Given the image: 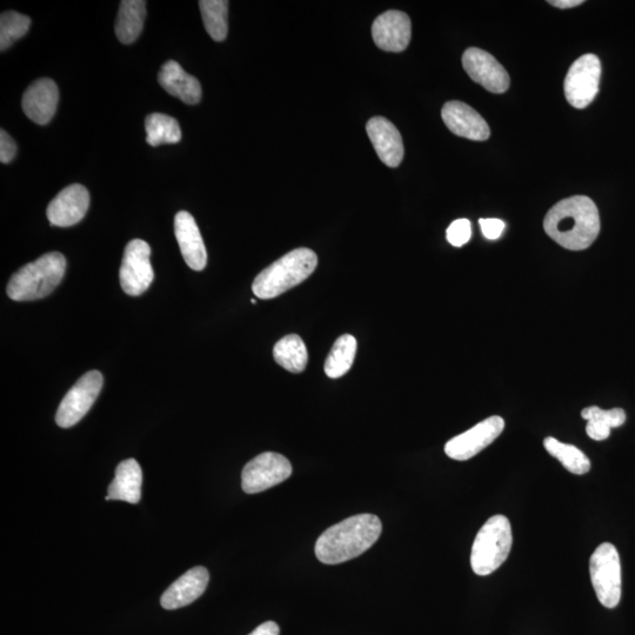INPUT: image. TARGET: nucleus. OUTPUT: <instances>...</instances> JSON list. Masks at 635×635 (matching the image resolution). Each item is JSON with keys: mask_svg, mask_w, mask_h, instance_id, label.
Returning a JSON list of instances; mask_svg holds the SVG:
<instances>
[{"mask_svg": "<svg viewBox=\"0 0 635 635\" xmlns=\"http://www.w3.org/2000/svg\"><path fill=\"white\" fill-rule=\"evenodd\" d=\"M544 230L548 237L567 250H586L599 236L598 207L586 196L561 200L547 212Z\"/></svg>", "mask_w": 635, "mask_h": 635, "instance_id": "f257e3e1", "label": "nucleus"}, {"mask_svg": "<svg viewBox=\"0 0 635 635\" xmlns=\"http://www.w3.org/2000/svg\"><path fill=\"white\" fill-rule=\"evenodd\" d=\"M383 525L373 514H358L327 528L316 543L320 563L338 565L362 556L377 543Z\"/></svg>", "mask_w": 635, "mask_h": 635, "instance_id": "f03ea898", "label": "nucleus"}, {"mask_svg": "<svg viewBox=\"0 0 635 635\" xmlns=\"http://www.w3.org/2000/svg\"><path fill=\"white\" fill-rule=\"evenodd\" d=\"M317 254L310 249L293 250L274 262L254 279L252 290L259 299H273L302 284L316 271Z\"/></svg>", "mask_w": 635, "mask_h": 635, "instance_id": "7ed1b4c3", "label": "nucleus"}, {"mask_svg": "<svg viewBox=\"0 0 635 635\" xmlns=\"http://www.w3.org/2000/svg\"><path fill=\"white\" fill-rule=\"evenodd\" d=\"M66 259L50 252L17 271L8 284V296L15 302H33L48 297L62 283Z\"/></svg>", "mask_w": 635, "mask_h": 635, "instance_id": "20e7f679", "label": "nucleus"}, {"mask_svg": "<svg viewBox=\"0 0 635 635\" xmlns=\"http://www.w3.org/2000/svg\"><path fill=\"white\" fill-rule=\"evenodd\" d=\"M513 543L510 520L501 514L486 521L472 546L471 566L477 576H490L503 565Z\"/></svg>", "mask_w": 635, "mask_h": 635, "instance_id": "39448f33", "label": "nucleus"}, {"mask_svg": "<svg viewBox=\"0 0 635 635\" xmlns=\"http://www.w3.org/2000/svg\"><path fill=\"white\" fill-rule=\"evenodd\" d=\"M590 576L600 604L616 608L621 599V564L616 546L604 543L590 559Z\"/></svg>", "mask_w": 635, "mask_h": 635, "instance_id": "423d86ee", "label": "nucleus"}, {"mask_svg": "<svg viewBox=\"0 0 635 635\" xmlns=\"http://www.w3.org/2000/svg\"><path fill=\"white\" fill-rule=\"evenodd\" d=\"M601 79L600 59L592 53L574 62L567 72L564 90L573 108L585 109L596 99Z\"/></svg>", "mask_w": 635, "mask_h": 635, "instance_id": "0eeeda50", "label": "nucleus"}, {"mask_svg": "<svg viewBox=\"0 0 635 635\" xmlns=\"http://www.w3.org/2000/svg\"><path fill=\"white\" fill-rule=\"evenodd\" d=\"M102 373L90 371L80 378L66 394L58 407L56 423L62 429H69L82 420L90 411L102 391Z\"/></svg>", "mask_w": 635, "mask_h": 635, "instance_id": "6e6552de", "label": "nucleus"}, {"mask_svg": "<svg viewBox=\"0 0 635 635\" xmlns=\"http://www.w3.org/2000/svg\"><path fill=\"white\" fill-rule=\"evenodd\" d=\"M150 257L151 247L144 240L133 239L126 245L119 279L123 291L129 296H142L153 283L155 272Z\"/></svg>", "mask_w": 635, "mask_h": 635, "instance_id": "1a4fd4ad", "label": "nucleus"}, {"mask_svg": "<svg viewBox=\"0 0 635 635\" xmlns=\"http://www.w3.org/2000/svg\"><path fill=\"white\" fill-rule=\"evenodd\" d=\"M292 474L290 460L282 454L265 452L246 464L242 473L245 493L256 494L283 483Z\"/></svg>", "mask_w": 635, "mask_h": 635, "instance_id": "9d476101", "label": "nucleus"}, {"mask_svg": "<svg viewBox=\"0 0 635 635\" xmlns=\"http://www.w3.org/2000/svg\"><path fill=\"white\" fill-rule=\"evenodd\" d=\"M505 429V421L499 416L487 418L469 431L459 434L445 445L447 457L465 461L476 457L478 453L490 446Z\"/></svg>", "mask_w": 635, "mask_h": 635, "instance_id": "9b49d317", "label": "nucleus"}, {"mask_svg": "<svg viewBox=\"0 0 635 635\" xmlns=\"http://www.w3.org/2000/svg\"><path fill=\"white\" fill-rule=\"evenodd\" d=\"M463 66L473 82L492 93H504L510 89V76L504 66L489 52L477 48L467 49Z\"/></svg>", "mask_w": 635, "mask_h": 635, "instance_id": "f8f14e48", "label": "nucleus"}, {"mask_svg": "<svg viewBox=\"0 0 635 635\" xmlns=\"http://www.w3.org/2000/svg\"><path fill=\"white\" fill-rule=\"evenodd\" d=\"M411 37V19L404 12L387 11L373 22L372 38L381 50L403 52L409 46Z\"/></svg>", "mask_w": 635, "mask_h": 635, "instance_id": "ddd939ff", "label": "nucleus"}, {"mask_svg": "<svg viewBox=\"0 0 635 635\" xmlns=\"http://www.w3.org/2000/svg\"><path fill=\"white\" fill-rule=\"evenodd\" d=\"M90 207V193L86 187L73 184L60 191L46 211L53 226L69 227L82 220Z\"/></svg>", "mask_w": 635, "mask_h": 635, "instance_id": "4468645a", "label": "nucleus"}, {"mask_svg": "<svg viewBox=\"0 0 635 635\" xmlns=\"http://www.w3.org/2000/svg\"><path fill=\"white\" fill-rule=\"evenodd\" d=\"M444 123L454 135L466 139L484 142L491 136V130L486 120L471 106L457 102L446 103L441 110Z\"/></svg>", "mask_w": 635, "mask_h": 635, "instance_id": "2eb2a0df", "label": "nucleus"}, {"mask_svg": "<svg viewBox=\"0 0 635 635\" xmlns=\"http://www.w3.org/2000/svg\"><path fill=\"white\" fill-rule=\"evenodd\" d=\"M59 102L58 86L52 79L42 78L32 83L23 96V111L38 125L51 122Z\"/></svg>", "mask_w": 635, "mask_h": 635, "instance_id": "dca6fc26", "label": "nucleus"}, {"mask_svg": "<svg viewBox=\"0 0 635 635\" xmlns=\"http://www.w3.org/2000/svg\"><path fill=\"white\" fill-rule=\"evenodd\" d=\"M366 131L381 162L389 167H398L403 162V138L390 120L374 117L367 123Z\"/></svg>", "mask_w": 635, "mask_h": 635, "instance_id": "f3484780", "label": "nucleus"}, {"mask_svg": "<svg viewBox=\"0 0 635 635\" xmlns=\"http://www.w3.org/2000/svg\"><path fill=\"white\" fill-rule=\"evenodd\" d=\"M209 581L210 573L205 567H193L167 588L160 604L169 611L190 605L203 596Z\"/></svg>", "mask_w": 635, "mask_h": 635, "instance_id": "a211bd4d", "label": "nucleus"}, {"mask_svg": "<svg viewBox=\"0 0 635 635\" xmlns=\"http://www.w3.org/2000/svg\"><path fill=\"white\" fill-rule=\"evenodd\" d=\"M175 233L185 263L192 270L203 271L207 264L206 247L196 220L189 212L177 213Z\"/></svg>", "mask_w": 635, "mask_h": 635, "instance_id": "6ab92c4d", "label": "nucleus"}, {"mask_svg": "<svg viewBox=\"0 0 635 635\" xmlns=\"http://www.w3.org/2000/svg\"><path fill=\"white\" fill-rule=\"evenodd\" d=\"M158 80L167 93L185 104L195 105L202 99V85L199 80L184 71L175 60H169L162 66Z\"/></svg>", "mask_w": 635, "mask_h": 635, "instance_id": "aec40b11", "label": "nucleus"}, {"mask_svg": "<svg viewBox=\"0 0 635 635\" xmlns=\"http://www.w3.org/2000/svg\"><path fill=\"white\" fill-rule=\"evenodd\" d=\"M143 472L138 461L127 459L117 466L106 500H123L136 505L142 498Z\"/></svg>", "mask_w": 635, "mask_h": 635, "instance_id": "412c9836", "label": "nucleus"}, {"mask_svg": "<svg viewBox=\"0 0 635 635\" xmlns=\"http://www.w3.org/2000/svg\"><path fill=\"white\" fill-rule=\"evenodd\" d=\"M146 3L143 0H124L120 3L116 22V36L123 44L136 42L144 28Z\"/></svg>", "mask_w": 635, "mask_h": 635, "instance_id": "4be33fe9", "label": "nucleus"}, {"mask_svg": "<svg viewBox=\"0 0 635 635\" xmlns=\"http://www.w3.org/2000/svg\"><path fill=\"white\" fill-rule=\"evenodd\" d=\"M273 357L278 365L292 373L304 372L309 362V353H307L304 340L297 334H290L279 340L274 346Z\"/></svg>", "mask_w": 635, "mask_h": 635, "instance_id": "5701e85b", "label": "nucleus"}, {"mask_svg": "<svg viewBox=\"0 0 635 635\" xmlns=\"http://www.w3.org/2000/svg\"><path fill=\"white\" fill-rule=\"evenodd\" d=\"M357 339L351 334H344L334 343L332 350L325 362L326 376L332 379H338L345 376L351 370L356 358Z\"/></svg>", "mask_w": 635, "mask_h": 635, "instance_id": "b1692460", "label": "nucleus"}, {"mask_svg": "<svg viewBox=\"0 0 635 635\" xmlns=\"http://www.w3.org/2000/svg\"><path fill=\"white\" fill-rule=\"evenodd\" d=\"M146 142L151 146L177 144L182 139V130L175 118L152 113L145 119Z\"/></svg>", "mask_w": 635, "mask_h": 635, "instance_id": "393cba45", "label": "nucleus"}, {"mask_svg": "<svg viewBox=\"0 0 635 635\" xmlns=\"http://www.w3.org/2000/svg\"><path fill=\"white\" fill-rule=\"evenodd\" d=\"M544 446L553 458L560 461L568 472L583 476L590 472L591 461L578 447L560 443L556 438L548 437L544 440Z\"/></svg>", "mask_w": 635, "mask_h": 635, "instance_id": "a878e982", "label": "nucleus"}, {"mask_svg": "<svg viewBox=\"0 0 635 635\" xmlns=\"http://www.w3.org/2000/svg\"><path fill=\"white\" fill-rule=\"evenodd\" d=\"M205 29L216 42H223L229 31V2L226 0H202L199 2Z\"/></svg>", "mask_w": 635, "mask_h": 635, "instance_id": "bb28decb", "label": "nucleus"}, {"mask_svg": "<svg viewBox=\"0 0 635 635\" xmlns=\"http://www.w3.org/2000/svg\"><path fill=\"white\" fill-rule=\"evenodd\" d=\"M31 26V19L15 11H6L0 17V50L5 51L23 38Z\"/></svg>", "mask_w": 635, "mask_h": 635, "instance_id": "cd10ccee", "label": "nucleus"}, {"mask_svg": "<svg viewBox=\"0 0 635 635\" xmlns=\"http://www.w3.org/2000/svg\"><path fill=\"white\" fill-rule=\"evenodd\" d=\"M581 417L585 420H597L610 427V429H616V427L623 426L626 421V413L621 409L601 410L598 406L586 407L581 411Z\"/></svg>", "mask_w": 635, "mask_h": 635, "instance_id": "c85d7f7f", "label": "nucleus"}, {"mask_svg": "<svg viewBox=\"0 0 635 635\" xmlns=\"http://www.w3.org/2000/svg\"><path fill=\"white\" fill-rule=\"evenodd\" d=\"M472 236V227L470 220L458 219L447 229L446 237L449 243L456 247L464 246L469 243Z\"/></svg>", "mask_w": 635, "mask_h": 635, "instance_id": "c756f323", "label": "nucleus"}, {"mask_svg": "<svg viewBox=\"0 0 635 635\" xmlns=\"http://www.w3.org/2000/svg\"><path fill=\"white\" fill-rule=\"evenodd\" d=\"M17 146L15 140L11 138L5 130L0 131V162L9 164L15 159Z\"/></svg>", "mask_w": 635, "mask_h": 635, "instance_id": "7c9ffc66", "label": "nucleus"}, {"mask_svg": "<svg viewBox=\"0 0 635 635\" xmlns=\"http://www.w3.org/2000/svg\"><path fill=\"white\" fill-rule=\"evenodd\" d=\"M479 224L485 238L490 240L499 239L505 230V223L500 219H480Z\"/></svg>", "mask_w": 635, "mask_h": 635, "instance_id": "2f4dec72", "label": "nucleus"}, {"mask_svg": "<svg viewBox=\"0 0 635 635\" xmlns=\"http://www.w3.org/2000/svg\"><path fill=\"white\" fill-rule=\"evenodd\" d=\"M610 427L607 425L600 423L597 420H588L586 425L587 436L593 440L601 441L606 440L611 436Z\"/></svg>", "mask_w": 635, "mask_h": 635, "instance_id": "473e14b6", "label": "nucleus"}, {"mask_svg": "<svg viewBox=\"0 0 635 635\" xmlns=\"http://www.w3.org/2000/svg\"><path fill=\"white\" fill-rule=\"evenodd\" d=\"M279 634H280L279 626L276 623H273V621H267V623H264L258 626L256 630H254L249 635H279Z\"/></svg>", "mask_w": 635, "mask_h": 635, "instance_id": "72a5a7b5", "label": "nucleus"}, {"mask_svg": "<svg viewBox=\"0 0 635 635\" xmlns=\"http://www.w3.org/2000/svg\"><path fill=\"white\" fill-rule=\"evenodd\" d=\"M548 3L553 5L554 8L565 10V9L576 8V6L584 4V0H551V2H548Z\"/></svg>", "mask_w": 635, "mask_h": 635, "instance_id": "f704fd0d", "label": "nucleus"}, {"mask_svg": "<svg viewBox=\"0 0 635 635\" xmlns=\"http://www.w3.org/2000/svg\"><path fill=\"white\" fill-rule=\"evenodd\" d=\"M251 303H252V304H257V300H256V299H252V300H251Z\"/></svg>", "mask_w": 635, "mask_h": 635, "instance_id": "c9c22d12", "label": "nucleus"}]
</instances>
